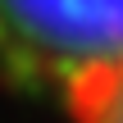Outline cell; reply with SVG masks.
Wrapping results in <instances>:
<instances>
[{"mask_svg":"<svg viewBox=\"0 0 123 123\" xmlns=\"http://www.w3.org/2000/svg\"><path fill=\"white\" fill-rule=\"evenodd\" d=\"M0 37L68 91L123 59V0H0Z\"/></svg>","mask_w":123,"mask_h":123,"instance_id":"obj_1","label":"cell"},{"mask_svg":"<svg viewBox=\"0 0 123 123\" xmlns=\"http://www.w3.org/2000/svg\"><path fill=\"white\" fill-rule=\"evenodd\" d=\"M64 100L73 123H123V59L78 78L64 91Z\"/></svg>","mask_w":123,"mask_h":123,"instance_id":"obj_2","label":"cell"}]
</instances>
